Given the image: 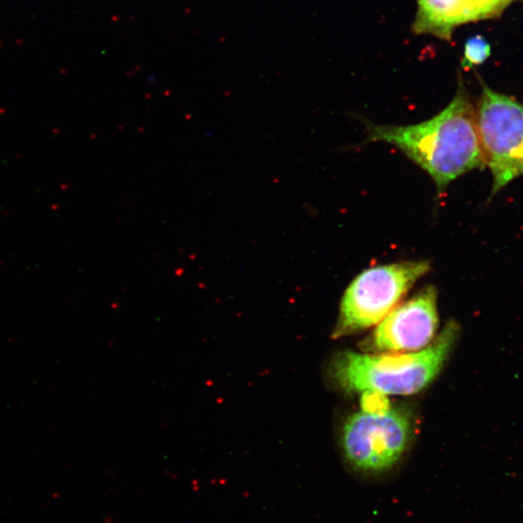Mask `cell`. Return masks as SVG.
<instances>
[{"label": "cell", "mask_w": 523, "mask_h": 523, "mask_svg": "<svg viewBox=\"0 0 523 523\" xmlns=\"http://www.w3.org/2000/svg\"><path fill=\"white\" fill-rule=\"evenodd\" d=\"M367 140L392 145L427 172L438 195L454 180L485 168L477 125V111L462 82L450 103L443 111L417 124H367Z\"/></svg>", "instance_id": "cell-1"}, {"label": "cell", "mask_w": 523, "mask_h": 523, "mask_svg": "<svg viewBox=\"0 0 523 523\" xmlns=\"http://www.w3.org/2000/svg\"><path fill=\"white\" fill-rule=\"evenodd\" d=\"M457 335L459 327L449 323L432 344L420 351L399 354L341 352L330 364V376L348 392L418 394L441 374Z\"/></svg>", "instance_id": "cell-2"}, {"label": "cell", "mask_w": 523, "mask_h": 523, "mask_svg": "<svg viewBox=\"0 0 523 523\" xmlns=\"http://www.w3.org/2000/svg\"><path fill=\"white\" fill-rule=\"evenodd\" d=\"M415 434L411 412L392 408L386 412H358L344 424L340 450L355 474L379 478L394 471L409 450Z\"/></svg>", "instance_id": "cell-3"}, {"label": "cell", "mask_w": 523, "mask_h": 523, "mask_svg": "<svg viewBox=\"0 0 523 523\" xmlns=\"http://www.w3.org/2000/svg\"><path fill=\"white\" fill-rule=\"evenodd\" d=\"M429 270V262L402 261L360 272L344 292L332 337L341 339L376 326Z\"/></svg>", "instance_id": "cell-4"}, {"label": "cell", "mask_w": 523, "mask_h": 523, "mask_svg": "<svg viewBox=\"0 0 523 523\" xmlns=\"http://www.w3.org/2000/svg\"><path fill=\"white\" fill-rule=\"evenodd\" d=\"M477 125L485 166L492 175V198L523 176V106L484 84Z\"/></svg>", "instance_id": "cell-5"}, {"label": "cell", "mask_w": 523, "mask_h": 523, "mask_svg": "<svg viewBox=\"0 0 523 523\" xmlns=\"http://www.w3.org/2000/svg\"><path fill=\"white\" fill-rule=\"evenodd\" d=\"M438 325L437 292L429 286L395 307L378 323L374 332L365 339L362 350L370 354L420 351L436 337Z\"/></svg>", "instance_id": "cell-6"}, {"label": "cell", "mask_w": 523, "mask_h": 523, "mask_svg": "<svg viewBox=\"0 0 523 523\" xmlns=\"http://www.w3.org/2000/svg\"><path fill=\"white\" fill-rule=\"evenodd\" d=\"M418 11L413 24L416 34L432 35L450 40L454 30L469 22L464 0H417Z\"/></svg>", "instance_id": "cell-7"}, {"label": "cell", "mask_w": 523, "mask_h": 523, "mask_svg": "<svg viewBox=\"0 0 523 523\" xmlns=\"http://www.w3.org/2000/svg\"><path fill=\"white\" fill-rule=\"evenodd\" d=\"M515 1L523 0H464L469 22L500 16Z\"/></svg>", "instance_id": "cell-8"}, {"label": "cell", "mask_w": 523, "mask_h": 523, "mask_svg": "<svg viewBox=\"0 0 523 523\" xmlns=\"http://www.w3.org/2000/svg\"><path fill=\"white\" fill-rule=\"evenodd\" d=\"M489 56V42L480 35H475V36L470 37L465 43L462 67L465 70L471 69L473 67L484 64Z\"/></svg>", "instance_id": "cell-9"}]
</instances>
